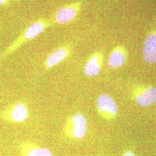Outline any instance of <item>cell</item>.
I'll return each instance as SVG.
<instances>
[{"label":"cell","mask_w":156,"mask_h":156,"mask_svg":"<svg viewBox=\"0 0 156 156\" xmlns=\"http://www.w3.org/2000/svg\"><path fill=\"white\" fill-rule=\"evenodd\" d=\"M123 156H135V154L133 151H126Z\"/></svg>","instance_id":"4fadbf2b"},{"label":"cell","mask_w":156,"mask_h":156,"mask_svg":"<svg viewBox=\"0 0 156 156\" xmlns=\"http://www.w3.org/2000/svg\"><path fill=\"white\" fill-rule=\"evenodd\" d=\"M52 24L51 20L41 19L32 23L26 28L11 45H10L0 56V62H2L7 56L17 50L19 48L33 39L42 33L46 28Z\"/></svg>","instance_id":"6da1fadb"},{"label":"cell","mask_w":156,"mask_h":156,"mask_svg":"<svg viewBox=\"0 0 156 156\" xmlns=\"http://www.w3.org/2000/svg\"><path fill=\"white\" fill-rule=\"evenodd\" d=\"M87 123L83 115L80 112L68 117L64 131L67 136L72 140H80L87 133Z\"/></svg>","instance_id":"7a4b0ae2"},{"label":"cell","mask_w":156,"mask_h":156,"mask_svg":"<svg viewBox=\"0 0 156 156\" xmlns=\"http://www.w3.org/2000/svg\"><path fill=\"white\" fill-rule=\"evenodd\" d=\"M136 104L142 107L151 106L156 102V87H147L140 90L135 95Z\"/></svg>","instance_id":"52a82bcc"},{"label":"cell","mask_w":156,"mask_h":156,"mask_svg":"<svg viewBox=\"0 0 156 156\" xmlns=\"http://www.w3.org/2000/svg\"><path fill=\"white\" fill-rule=\"evenodd\" d=\"M29 111L27 105L22 102L13 103L1 112L0 117L7 122L22 123L28 119Z\"/></svg>","instance_id":"3957f363"},{"label":"cell","mask_w":156,"mask_h":156,"mask_svg":"<svg viewBox=\"0 0 156 156\" xmlns=\"http://www.w3.org/2000/svg\"><path fill=\"white\" fill-rule=\"evenodd\" d=\"M126 56L122 49L117 48L112 51L109 57L108 65L111 68L121 67L126 62Z\"/></svg>","instance_id":"8fae6325"},{"label":"cell","mask_w":156,"mask_h":156,"mask_svg":"<svg viewBox=\"0 0 156 156\" xmlns=\"http://www.w3.org/2000/svg\"><path fill=\"white\" fill-rule=\"evenodd\" d=\"M97 108L101 116L106 120L113 119L118 112L115 101L111 96L105 93L98 96L97 100Z\"/></svg>","instance_id":"277c9868"},{"label":"cell","mask_w":156,"mask_h":156,"mask_svg":"<svg viewBox=\"0 0 156 156\" xmlns=\"http://www.w3.org/2000/svg\"><path fill=\"white\" fill-rule=\"evenodd\" d=\"M103 61V56L99 52L94 53L86 62L84 72L86 76L93 77L98 75L101 72Z\"/></svg>","instance_id":"ba28073f"},{"label":"cell","mask_w":156,"mask_h":156,"mask_svg":"<svg viewBox=\"0 0 156 156\" xmlns=\"http://www.w3.org/2000/svg\"><path fill=\"white\" fill-rule=\"evenodd\" d=\"M21 153L23 156H52L49 149L31 144L22 145Z\"/></svg>","instance_id":"30bf717a"},{"label":"cell","mask_w":156,"mask_h":156,"mask_svg":"<svg viewBox=\"0 0 156 156\" xmlns=\"http://www.w3.org/2000/svg\"><path fill=\"white\" fill-rule=\"evenodd\" d=\"M10 0H0V5L7 6L9 4Z\"/></svg>","instance_id":"7c38bea8"},{"label":"cell","mask_w":156,"mask_h":156,"mask_svg":"<svg viewBox=\"0 0 156 156\" xmlns=\"http://www.w3.org/2000/svg\"><path fill=\"white\" fill-rule=\"evenodd\" d=\"M82 2L80 1L63 6L56 12L52 23L63 24L73 20L80 10Z\"/></svg>","instance_id":"5b68a950"},{"label":"cell","mask_w":156,"mask_h":156,"mask_svg":"<svg viewBox=\"0 0 156 156\" xmlns=\"http://www.w3.org/2000/svg\"><path fill=\"white\" fill-rule=\"evenodd\" d=\"M71 54V48L69 46H62L54 50L48 56L45 60V68L49 69L55 67L66 59Z\"/></svg>","instance_id":"8992f818"},{"label":"cell","mask_w":156,"mask_h":156,"mask_svg":"<svg viewBox=\"0 0 156 156\" xmlns=\"http://www.w3.org/2000/svg\"><path fill=\"white\" fill-rule=\"evenodd\" d=\"M143 56L148 63L156 62V34H149L146 39L143 48Z\"/></svg>","instance_id":"9c48e42d"}]
</instances>
